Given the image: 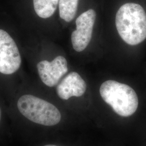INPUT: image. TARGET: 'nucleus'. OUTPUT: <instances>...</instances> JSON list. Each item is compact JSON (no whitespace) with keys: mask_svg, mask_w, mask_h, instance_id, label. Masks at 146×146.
<instances>
[{"mask_svg":"<svg viewBox=\"0 0 146 146\" xmlns=\"http://www.w3.org/2000/svg\"><path fill=\"white\" fill-rule=\"evenodd\" d=\"M55 146V145H46V146Z\"/></svg>","mask_w":146,"mask_h":146,"instance_id":"nucleus-10","label":"nucleus"},{"mask_svg":"<svg viewBox=\"0 0 146 146\" xmlns=\"http://www.w3.org/2000/svg\"><path fill=\"white\" fill-rule=\"evenodd\" d=\"M40 78L46 86L52 87L58 83L60 79L68 72V63L62 56H58L52 61H41L37 64Z\"/></svg>","mask_w":146,"mask_h":146,"instance_id":"nucleus-6","label":"nucleus"},{"mask_svg":"<svg viewBox=\"0 0 146 146\" xmlns=\"http://www.w3.org/2000/svg\"><path fill=\"white\" fill-rule=\"evenodd\" d=\"M96 14L94 9H90L81 14L76 20V29L71 35L74 49L81 52L88 46L92 39Z\"/></svg>","mask_w":146,"mask_h":146,"instance_id":"nucleus-5","label":"nucleus"},{"mask_svg":"<svg viewBox=\"0 0 146 146\" xmlns=\"http://www.w3.org/2000/svg\"><path fill=\"white\" fill-rule=\"evenodd\" d=\"M100 93L102 99L121 116H131L137 109V95L135 90L127 84L114 80H107L101 84Z\"/></svg>","mask_w":146,"mask_h":146,"instance_id":"nucleus-2","label":"nucleus"},{"mask_svg":"<svg viewBox=\"0 0 146 146\" xmlns=\"http://www.w3.org/2000/svg\"><path fill=\"white\" fill-rule=\"evenodd\" d=\"M17 107L28 120L47 126L57 125L61 119L59 110L53 104L31 95H25L18 100Z\"/></svg>","mask_w":146,"mask_h":146,"instance_id":"nucleus-3","label":"nucleus"},{"mask_svg":"<svg viewBox=\"0 0 146 146\" xmlns=\"http://www.w3.org/2000/svg\"><path fill=\"white\" fill-rule=\"evenodd\" d=\"M59 0H33L34 9L37 15L43 19H47L54 14Z\"/></svg>","mask_w":146,"mask_h":146,"instance_id":"nucleus-8","label":"nucleus"},{"mask_svg":"<svg viewBox=\"0 0 146 146\" xmlns=\"http://www.w3.org/2000/svg\"><path fill=\"white\" fill-rule=\"evenodd\" d=\"M115 25L122 39L130 46H136L146 39V12L140 5L129 2L116 13Z\"/></svg>","mask_w":146,"mask_h":146,"instance_id":"nucleus-1","label":"nucleus"},{"mask_svg":"<svg viewBox=\"0 0 146 146\" xmlns=\"http://www.w3.org/2000/svg\"><path fill=\"white\" fill-rule=\"evenodd\" d=\"M87 84L78 73H69L58 84L56 92L61 99L67 100L73 96H82L86 91Z\"/></svg>","mask_w":146,"mask_h":146,"instance_id":"nucleus-7","label":"nucleus"},{"mask_svg":"<svg viewBox=\"0 0 146 146\" xmlns=\"http://www.w3.org/2000/svg\"><path fill=\"white\" fill-rule=\"evenodd\" d=\"M79 0H59V14L63 20L70 22L76 14Z\"/></svg>","mask_w":146,"mask_h":146,"instance_id":"nucleus-9","label":"nucleus"},{"mask_svg":"<svg viewBox=\"0 0 146 146\" xmlns=\"http://www.w3.org/2000/svg\"><path fill=\"white\" fill-rule=\"evenodd\" d=\"M21 64V55L15 42L7 32L0 29V73H15Z\"/></svg>","mask_w":146,"mask_h":146,"instance_id":"nucleus-4","label":"nucleus"},{"mask_svg":"<svg viewBox=\"0 0 146 146\" xmlns=\"http://www.w3.org/2000/svg\"><path fill=\"white\" fill-rule=\"evenodd\" d=\"M1 109H0V121H1Z\"/></svg>","mask_w":146,"mask_h":146,"instance_id":"nucleus-11","label":"nucleus"}]
</instances>
